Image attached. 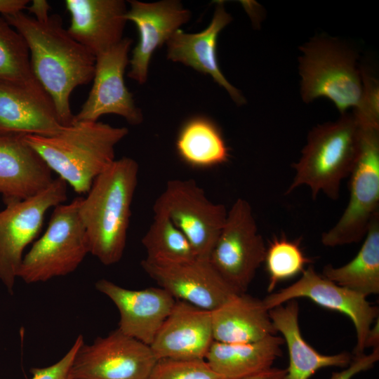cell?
Here are the masks:
<instances>
[{
    "label": "cell",
    "instance_id": "6da1fadb",
    "mask_svg": "<svg viewBox=\"0 0 379 379\" xmlns=\"http://www.w3.org/2000/svg\"><path fill=\"white\" fill-rule=\"evenodd\" d=\"M1 15L25 39L34 77L51 98L60 122L72 124L71 94L92 81L95 57L70 36L58 14L43 21L22 11Z\"/></svg>",
    "mask_w": 379,
    "mask_h": 379
},
{
    "label": "cell",
    "instance_id": "7a4b0ae2",
    "mask_svg": "<svg viewBox=\"0 0 379 379\" xmlns=\"http://www.w3.org/2000/svg\"><path fill=\"white\" fill-rule=\"evenodd\" d=\"M138 173L133 159H115L94 180L86 197L81 199L79 214L89 253L105 265L117 263L123 256Z\"/></svg>",
    "mask_w": 379,
    "mask_h": 379
},
{
    "label": "cell",
    "instance_id": "3957f363",
    "mask_svg": "<svg viewBox=\"0 0 379 379\" xmlns=\"http://www.w3.org/2000/svg\"><path fill=\"white\" fill-rule=\"evenodd\" d=\"M128 133L126 127L74 121L55 135L26 134L25 140L52 171L81 194L115 160V147Z\"/></svg>",
    "mask_w": 379,
    "mask_h": 379
},
{
    "label": "cell",
    "instance_id": "277c9868",
    "mask_svg": "<svg viewBox=\"0 0 379 379\" xmlns=\"http://www.w3.org/2000/svg\"><path fill=\"white\" fill-rule=\"evenodd\" d=\"M361 128L353 114H342L335 121L314 127L286 193L300 186L308 187L314 199L319 192L338 200L343 179L350 175L359 155Z\"/></svg>",
    "mask_w": 379,
    "mask_h": 379
},
{
    "label": "cell",
    "instance_id": "5b68a950",
    "mask_svg": "<svg viewBox=\"0 0 379 379\" xmlns=\"http://www.w3.org/2000/svg\"><path fill=\"white\" fill-rule=\"evenodd\" d=\"M301 95L306 102L324 97L342 114L359 104L361 69L353 49L335 39L317 36L300 47Z\"/></svg>",
    "mask_w": 379,
    "mask_h": 379
},
{
    "label": "cell",
    "instance_id": "8992f818",
    "mask_svg": "<svg viewBox=\"0 0 379 379\" xmlns=\"http://www.w3.org/2000/svg\"><path fill=\"white\" fill-rule=\"evenodd\" d=\"M81 199L54 208L46 230L23 256L18 278L44 282L73 272L82 262L89 249L79 214Z\"/></svg>",
    "mask_w": 379,
    "mask_h": 379
},
{
    "label": "cell",
    "instance_id": "52a82bcc",
    "mask_svg": "<svg viewBox=\"0 0 379 379\" xmlns=\"http://www.w3.org/2000/svg\"><path fill=\"white\" fill-rule=\"evenodd\" d=\"M350 175L348 204L335 225L322 234L325 246L359 242L379 214V129L361 128L359 155Z\"/></svg>",
    "mask_w": 379,
    "mask_h": 379
},
{
    "label": "cell",
    "instance_id": "ba28073f",
    "mask_svg": "<svg viewBox=\"0 0 379 379\" xmlns=\"http://www.w3.org/2000/svg\"><path fill=\"white\" fill-rule=\"evenodd\" d=\"M153 211L168 217L187 237L197 257L208 260L227 213L223 204L210 201L192 179L168 180Z\"/></svg>",
    "mask_w": 379,
    "mask_h": 379
},
{
    "label": "cell",
    "instance_id": "9c48e42d",
    "mask_svg": "<svg viewBox=\"0 0 379 379\" xmlns=\"http://www.w3.org/2000/svg\"><path fill=\"white\" fill-rule=\"evenodd\" d=\"M266 250L251 204L237 199L227 211L210 254L211 264L238 293H246L264 262Z\"/></svg>",
    "mask_w": 379,
    "mask_h": 379
},
{
    "label": "cell",
    "instance_id": "30bf717a",
    "mask_svg": "<svg viewBox=\"0 0 379 379\" xmlns=\"http://www.w3.org/2000/svg\"><path fill=\"white\" fill-rule=\"evenodd\" d=\"M67 183L60 178L39 193L6 204L0 211V281L13 293L25 248L41 232L46 212L67 198Z\"/></svg>",
    "mask_w": 379,
    "mask_h": 379
},
{
    "label": "cell",
    "instance_id": "8fae6325",
    "mask_svg": "<svg viewBox=\"0 0 379 379\" xmlns=\"http://www.w3.org/2000/svg\"><path fill=\"white\" fill-rule=\"evenodd\" d=\"M157 360L149 345L117 328L81 345L69 379H147Z\"/></svg>",
    "mask_w": 379,
    "mask_h": 379
},
{
    "label": "cell",
    "instance_id": "7c38bea8",
    "mask_svg": "<svg viewBox=\"0 0 379 379\" xmlns=\"http://www.w3.org/2000/svg\"><path fill=\"white\" fill-rule=\"evenodd\" d=\"M140 265L159 286L175 300L205 310L212 312L239 293L208 259L163 262L145 258Z\"/></svg>",
    "mask_w": 379,
    "mask_h": 379
},
{
    "label": "cell",
    "instance_id": "4fadbf2b",
    "mask_svg": "<svg viewBox=\"0 0 379 379\" xmlns=\"http://www.w3.org/2000/svg\"><path fill=\"white\" fill-rule=\"evenodd\" d=\"M132 44L125 37L117 45L95 57L93 86L74 121H97L108 114L122 117L131 125H138L143 117L135 104L133 94L124 82Z\"/></svg>",
    "mask_w": 379,
    "mask_h": 379
},
{
    "label": "cell",
    "instance_id": "5bb4252c",
    "mask_svg": "<svg viewBox=\"0 0 379 379\" xmlns=\"http://www.w3.org/2000/svg\"><path fill=\"white\" fill-rule=\"evenodd\" d=\"M298 298H307L319 305L345 314L352 321L357 333L354 355L364 353L366 335L378 318V308L362 295L339 286L319 274L310 266L295 283L267 295L262 302L270 310Z\"/></svg>",
    "mask_w": 379,
    "mask_h": 379
},
{
    "label": "cell",
    "instance_id": "9a60e30c",
    "mask_svg": "<svg viewBox=\"0 0 379 379\" xmlns=\"http://www.w3.org/2000/svg\"><path fill=\"white\" fill-rule=\"evenodd\" d=\"M128 2L130 8L125 18L135 25L139 40L129 60L131 67L128 77L142 84L147 81L154 52L190 20L191 13L176 0L153 3L132 0Z\"/></svg>",
    "mask_w": 379,
    "mask_h": 379
},
{
    "label": "cell",
    "instance_id": "2e32d148",
    "mask_svg": "<svg viewBox=\"0 0 379 379\" xmlns=\"http://www.w3.org/2000/svg\"><path fill=\"white\" fill-rule=\"evenodd\" d=\"M95 288L117 307L120 317L117 328L149 346L176 300L159 286L131 290L102 279L95 283Z\"/></svg>",
    "mask_w": 379,
    "mask_h": 379
},
{
    "label": "cell",
    "instance_id": "e0dca14e",
    "mask_svg": "<svg viewBox=\"0 0 379 379\" xmlns=\"http://www.w3.org/2000/svg\"><path fill=\"white\" fill-rule=\"evenodd\" d=\"M213 341L211 312L176 300L149 347L157 359H205Z\"/></svg>",
    "mask_w": 379,
    "mask_h": 379
},
{
    "label": "cell",
    "instance_id": "ac0fdd59",
    "mask_svg": "<svg viewBox=\"0 0 379 379\" xmlns=\"http://www.w3.org/2000/svg\"><path fill=\"white\" fill-rule=\"evenodd\" d=\"M25 135L0 133V194L6 204L39 193L54 180L52 171L27 143Z\"/></svg>",
    "mask_w": 379,
    "mask_h": 379
},
{
    "label": "cell",
    "instance_id": "d6986e66",
    "mask_svg": "<svg viewBox=\"0 0 379 379\" xmlns=\"http://www.w3.org/2000/svg\"><path fill=\"white\" fill-rule=\"evenodd\" d=\"M70 15L67 32L96 57L119 43L127 22L122 0H66Z\"/></svg>",
    "mask_w": 379,
    "mask_h": 379
},
{
    "label": "cell",
    "instance_id": "ffe728a7",
    "mask_svg": "<svg viewBox=\"0 0 379 379\" xmlns=\"http://www.w3.org/2000/svg\"><path fill=\"white\" fill-rule=\"evenodd\" d=\"M232 20L223 1H218L212 20L205 29L199 33L189 34L179 29L171 36L166 42L167 58L208 74L227 91L236 104L241 105L246 100L240 91L222 73L216 54L218 35Z\"/></svg>",
    "mask_w": 379,
    "mask_h": 379
},
{
    "label": "cell",
    "instance_id": "44dd1931",
    "mask_svg": "<svg viewBox=\"0 0 379 379\" xmlns=\"http://www.w3.org/2000/svg\"><path fill=\"white\" fill-rule=\"evenodd\" d=\"M64 127L45 91L0 84V133L51 136Z\"/></svg>",
    "mask_w": 379,
    "mask_h": 379
},
{
    "label": "cell",
    "instance_id": "7402d4cb",
    "mask_svg": "<svg viewBox=\"0 0 379 379\" xmlns=\"http://www.w3.org/2000/svg\"><path fill=\"white\" fill-rule=\"evenodd\" d=\"M214 341L246 343L277 333L262 300L239 293L211 312Z\"/></svg>",
    "mask_w": 379,
    "mask_h": 379
},
{
    "label": "cell",
    "instance_id": "603a6c76",
    "mask_svg": "<svg viewBox=\"0 0 379 379\" xmlns=\"http://www.w3.org/2000/svg\"><path fill=\"white\" fill-rule=\"evenodd\" d=\"M298 312L295 300L269 310L275 330L283 335L288 351L289 366L285 379H309L320 368L349 366L353 358L351 354H322L304 340L299 327Z\"/></svg>",
    "mask_w": 379,
    "mask_h": 379
},
{
    "label": "cell",
    "instance_id": "cb8c5ba5",
    "mask_svg": "<svg viewBox=\"0 0 379 379\" xmlns=\"http://www.w3.org/2000/svg\"><path fill=\"white\" fill-rule=\"evenodd\" d=\"M284 342L282 338L275 335L246 343L213 341L205 360L223 378L237 379L272 368L281 355Z\"/></svg>",
    "mask_w": 379,
    "mask_h": 379
},
{
    "label": "cell",
    "instance_id": "d4e9b609",
    "mask_svg": "<svg viewBox=\"0 0 379 379\" xmlns=\"http://www.w3.org/2000/svg\"><path fill=\"white\" fill-rule=\"evenodd\" d=\"M175 147L179 157L197 168L222 164L230 157L220 128L212 120L203 116L193 117L183 124Z\"/></svg>",
    "mask_w": 379,
    "mask_h": 379
},
{
    "label": "cell",
    "instance_id": "484cf974",
    "mask_svg": "<svg viewBox=\"0 0 379 379\" xmlns=\"http://www.w3.org/2000/svg\"><path fill=\"white\" fill-rule=\"evenodd\" d=\"M355 257L340 267L328 265L322 276L365 298L379 293V214L373 219Z\"/></svg>",
    "mask_w": 379,
    "mask_h": 379
},
{
    "label": "cell",
    "instance_id": "4316f807",
    "mask_svg": "<svg viewBox=\"0 0 379 379\" xmlns=\"http://www.w3.org/2000/svg\"><path fill=\"white\" fill-rule=\"evenodd\" d=\"M0 84L44 90L33 73L23 36L0 15Z\"/></svg>",
    "mask_w": 379,
    "mask_h": 379
},
{
    "label": "cell",
    "instance_id": "83f0119b",
    "mask_svg": "<svg viewBox=\"0 0 379 379\" xmlns=\"http://www.w3.org/2000/svg\"><path fill=\"white\" fill-rule=\"evenodd\" d=\"M146 258L163 262L190 260L197 257L184 234L166 216L154 214L153 221L142 238Z\"/></svg>",
    "mask_w": 379,
    "mask_h": 379
},
{
    "label": "cell",
    "instance_id": "f1b7e54d",
    "mask_svg": "<svg viewBox=\"0 0 379 379\" xmlns=\"http://www.w3.org/2000/svg\"><path fill=\"white\" fill-rule=\"evenodd\" d=\"M264 262L269 275L268 292L284 280L295 277L310 262L298 241L274 237L267 247Z\"/></svg>",
    "mask_w": 379,
    "mask_h": 379
},
{
    "label": "cell",
    "instance_id": "f546056e",
    "mask_svg": "<svg viewBox=\"0 0 379 379\" xmlns=\"http://www.w3.org/2000/svg\"><path fill=\"white\" fill-rule=\"evenodd\" d=\"M147 379H224L205 359H159Z\"/></svg>",
    "mask_w": 379,
    "mask_h": 379
},
{
    "label": "cell",
    "instance_id": "4dcf8cb0",
    "mask_svg": "<svg viewBox=\"0 0 379 379\" xmlns=\"http://www.w3.org/2000/svg\"><path fill=\"white\" fill-rule=\"evenodd\" d=\"M363 91L359 105L352 114L361 128L379 129V86L376 79L361 68Z\"/></svg>",
    "mask_w": 379,
    "mask_h": 379
},
{
    "label": "cell",
    "instance_id": "1f68e13d",
    "mask_svg": "<svg viewBox=\"0 0 379 379\" xmlns=\"http://www.w3.org/2000/svg\"><path fill=\"white\" fill-rule=\"evenodd\" d=\"M84 337L79 335L65 355L56 363L45 368H32L30 379H69V372L74 358L84 343Z\"/></svg>",
    "mask_w": 379,
    "mask_h": 379
},
{
    "label": "cell",
    "instance_id": "d6a6232c",
    "mask_svg": "<svg viewBox=\"0 0 379 379\" xmlns=\"http://www.w3.org/2000/svg\"><path fill=\"white\" fill-rule=\"evenodd\" d=\"M378 359L379 347L373 349L368 354L354 355L349 366L343 371L333 373L331 379H352L357 373L372 368Z\"/></svg>",
    "mask_w": 379,
    "mask_h": 379
},
{
    "label": "cell",
    "instance_id": "836d02e7",
    "mask_svg": "<svg viewBox=\"0 0 379 379\" xmlns=\"http://www.w3.org/2000/svg\"><path fill=\"white\" fill-rule=\"evenodd\" d=\"M26 9L39 21L45 20L50 16L51 6L45 0H34L28 4Z\"/></svg>",
    "mask_w": 379,
    "mask_h": 379
},
{
    "label": "cell",
    "instance_id": "e575fe53",
    "mask_svg": "<svg viewBox=\"0 0 379 379\" xmlns=\"http://www.w3.org/2000/svg\"><path fill=\"white\" fill-rule=\"evenodd\" d=\"M29 2L28 0H0V14L22 11Z\"/></svg>",
    "mask_w": 379,
    "mask_h": 379
},
{
    "label": "cell",
    "instance_id": "d590c367",
    "mask_svg": "<svg viewBox=\"0 0 379 379\" xmlns=\"http://www.w3.org/2000/svg\"><path fill=\"white\" fill-rule=\"evenodd\" d=\"M286 372V369L272 367L262 372L237 379H285Z\"/></svg>",
    "mask_w": 379,
    "mask_h": 379
},
{
    "label": "cell",
    "instance_id": "8d00e7d4",
    "mask_svg": "<svg viewBox=\"0 0 379 379\" xmlns=\"http://www.w3.org/2000/svg\"><path fill=\"white\" fill-rule=\"evenodd\" d=\"M379 347V320H376V323L369 329L365 340L364 348Z\"/></svg>",
    "mask_w": 379,
    "mask_h": 379
}]
</instances>
